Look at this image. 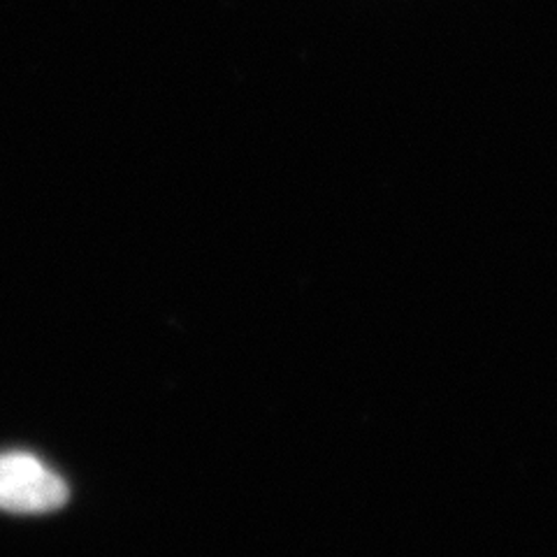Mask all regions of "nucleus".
Masks as SVG:
<instances>
[{
    "label": "nucleus",
    "mask_w": 557,
    "mask_h": 557,
    "mask_svg": "<svg viewBox=\"0 0 557 557\" xmlns=\"http://www.w3.org/2000/svg\"><path fill=\"white\" fill-rule=\"evenodd\" d=\"M70 491L61 474L28 450L0 453V511L51 513L67 502Z\"/></svg>",
    "instance_id": "nucleus-1"
}]
</instances>
